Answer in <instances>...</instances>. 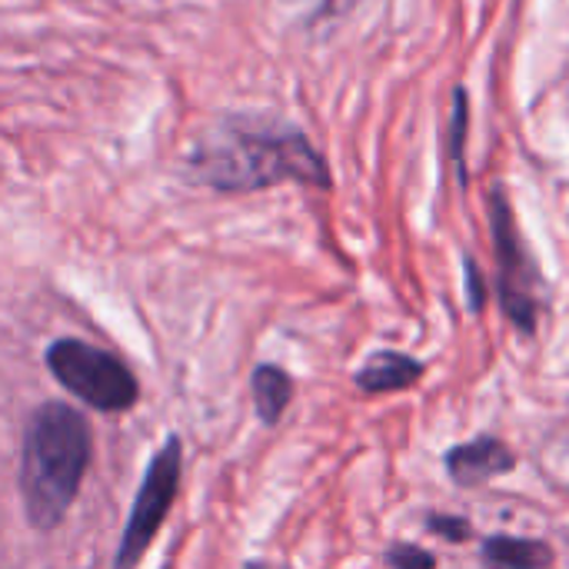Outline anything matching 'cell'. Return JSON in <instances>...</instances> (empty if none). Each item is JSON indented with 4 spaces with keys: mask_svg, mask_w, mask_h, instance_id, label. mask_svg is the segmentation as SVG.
I'll use <instances>...</instances> for the list:
<instances>
[{
    "mask_svg": "<svg viewBox=\"0 0 569 569\" xmlns=\"http://www.w3.org/2000/svg\"><path fill=\"white\" fill-rule=\"evenodd\" d=\"M190 180L220 193H250L297 180L330 190V167L297 130L253 117H220L187 153Z\"/></svg>",
    "mask_w": 569,
    "mask_h": 569,
    "instance_id": "1",
    "label": "cell"
},
{
    "mask_svg": "<svg viewBox=\"0 0 569 569\" xmlns=\"http://www.w3.org/2000/svg\"><path fill=\"white\" fill-rule=\"evenodd\" d=\"M93 457V433L80 410L50 400L33 410L20 443V503L33 530H53L73 507Z\"/></svg>",
    "mask_w": 569,
    "mask_h": 569,
    "instance_id": "2",
    "label": "cell"
},
{
    "mask_svg": "<svg viewBox=\"0 0 569 569\" xmlns=\"http://www.w3.org/2000/svg\"><path fill=\"white\" fill-rule=\"evenodd\" d=\"M47 370L70 397L100 413H127L140 400L137 377L113 353L83 340H53L47 347Z\"/></svg>",
    "mask_w": 569,
    "mask_h": 569,
    "instance_id": "3",
    "label": "cell"
},
{
    "mask_svg": "<svg viewBox=\"0 0 569 569\" xmlns=\"http://www.w3.org/2000/svg\"><path fill=\"white\" fill-rule=\"evenodd\" d=\"M490 230L497 247V300L503 317L517 327V333L533 337L540 327V303H537V267L523 250L510 200L500 187L490 193Z\"/></svg>",
    "mask_w": 569,
    "mask_h": 569,
    "instance_id": "4",
    "label": "cell"
},
{
    "mask_svg": "<svg viewBox=\"0 0 569 569\" xmlns=\"http://www.w3.org/2000/svg\"><path fill=\"white\" fill-rule=\"evenodd\" d=\"M180 473H183V447L177 437H170L150 460L143 483L133 497L113 569H137L140 560L147 557L153 537L160 533V527L167 523V513L177 503V490H180Z\"/></svg>",
    "mask_w": 569,
    "mask_h": 569,
    "instance_id": "5",
    "label": "cell"
},
{
    "mask_svg": "<svg viewBox=\"0 0 569 569\" xmlns=\"http://www.w3.org/2000/svg\"><path fill=\"white\" fill-rule=\"evenodd\" d=\"M443 467H447V477L460 490H480L500 477H510L520 467V460L507 440H500L497 433H480L470 443L450 447L443 457Z\"/></svg>",
    "mask_w": 569,
    "mask_h": 569,
    "instance_id": "6",
    "label": "cell"
},
{
    "mask_svg": "<svg viewBox=\"0 0 569 569\" xmlns=\"http://www.w3.org/2000/svg\"><path fill=\"white\" fill-rule=\"evenodd\" d=\"M427 367L400 350H377L370 353V360L353 373V383L360 393H400V390H413L423 380Z\"/></svg>",
    "mask_w": 569,
    "mask_h": 569,
    "instance_id": "7",
    "label": "cell"
},
{
    "mask_svg": "<svg viewBox=\"0 0 569 569\" xmlns=\"http://www.w3.org/2000/svg\"><path fill=\"white\" fill-rule=\"evenodd\" d=\"M480 563L487 569H553L557 550L537 537L493 533L480 543Z\"/></svg>",
    "mask_w": 569,
    "mask_h": 569,
    "instance_id": "8",
    "label": "cell"
},
{
    "mask_svg": "<svg viewBox=\"0 0 569 569\" xmlns=\"http://www.w3.org/2000/svg\"><path fill=\"white\" fill-rule=\"evenodd\" d=\"M250 390H253V407L263 427H277L280 417L287 413L290 400H293V380L283 367L277 363H260L250 377Z\"/></svg>",
    "mask_w": 569,
    "mask_h": 569,
    "instance_id": "9",
    "label": "cell"
},
{
    "mask_svg": "<svg viewBox=\"0 0 569 569\" xmlns=\"http://www.w3.org/2000/svg\"><path fill=\"white\" fill-rule=\"evenodd\" d=\"M467 123H470V100L467 90H457V103H453V120H450V157L460 167V177L467 180Z\"/></svg>",
    "mask_w": 569,
    "mask_h": 569,
    "instance_id": "10",
    "label": "cell"
},
{
    "mask_svg": "<svg viewBox=\"0 0 569 569\" xmlns=\"http://www.w3.org/2000/svg\"><path fill=\"white\" fill-rule=\"evenodd\" d=\"M383 560H387L390 569H437V557L430 550H423L417 543H407V540L390 543Z\"/></svg>",
    "mask_w": 569,
    "mask_h": 569,
    "instance_id": "11",
    "label": "cell"
},
{
    "mask_svg": "<svg viewBox=\"0 0 569 569\" xmlns=\"http://www.w3.org/2000/svg\"><path fill=\"white\" fill-rule=\"evenodd\" d=\"M423 523H427L430 533L443 537L453 547H460V543H467L473 537V523L467 517H457V513H427Z\"/></svg>",
    "mask_w": 569,
    "mask_h": 569,
    "instance_id": "12",
    "label": "cell"
},
{
    "mask_svg": "<svg viewBox=\"0 0 569 569\" xmlns=\"http://www.w3.org/2000/svg\"><path fill=\"white\" fill-rule=\"evenodd\" d=\"M463 267H467V303H470V313L480 317L487 310V300H490L487 277H483V270H480V263L473 257H467Z\"/></svg>",
    "mask_w": 569,
    "mask_h": 569,
    "instance_id": "13",
    "label": "cell"
}]
</instances>
